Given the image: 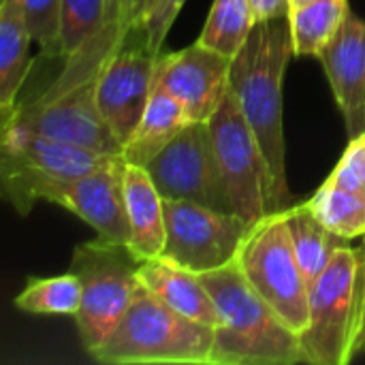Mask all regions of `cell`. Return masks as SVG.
<instances>
[{"label":"cell","instance_id":"cell-9","mask_svg":"<svg viewBox=\"0 0 365 365\" xmlns=\"http://www.w3.org/2000/svg\"><path fill=\"white\" fill-rule=\"evenodd\" d=\"M210 130L233 212L248 222L280 212L269 163L231 90L212 115Z\"/></svg>","mask_w":365,"mask_h":365},{"label":"cell","instance_id":"cell-10","mask_svg":"<svg viewBox=\"0 0 365 365\" xmlns=\"http://www.w3.org/2000/svg\"><path fill=\"white\" fill-rule=\"evenodd\" d=\"M165 222L167 242L160 257L192 274L233 263L252 225L235 212L175 199H165Z\"/></svg>","mask_w":365,"mask_h":365},{"label":"cell","instance_id":"cell-22","mask_svg":"<svg viewBox=\"0 0 365 365\" xmlns=\"http://www.w3.org/2000/svg\"><path fill=\"white\" fill-rule=\"evenodd\" d=\"M81 280L77 274H60L49 278H28L15 297V308L38 317H73L81 308Z\"/></svg>","mask_w":365,"mask_h":365},{"label":"cell","instance_id":"cell-24","mask_svg":"<svg viewBox=\"0 0 365 365\" xmlns=\"http://www.w3.org/2000/svg\"><path fill=\"white\" fill-rule=\"evenodd\" d=\"M255 26L257 19L252 0H214L197 41L229 58H235Z\"/></svg>","mask_w":365,"mask_h":365},{"label":"cell","instance_id":"cell-2","mask_svg":"<svg viewBox=\"0 0 365 365\" xmlns=\"http://www.w3.org/2000/svg\"><path fill=\"white\" fill-rule=\"evenodd\" d=\"M291 58L295 47L284 17L257 24L231 64V94L269 163L280 210L293 205L282 120V83Z\"/></svg>","mask_w":365,"mask_h":365},{"label":"cell","instance_id":"cell-12","mask_svg":"<svg viewBox=\"0 0 365 365\" xmlns=\"http://www.w3.org/2000/svg\"><path fill=\"white\" fill-rule=\"evenodd\" d=\"M158 56L145 45L143 34L133 28L124 45L105 62L96 83V105L124 145L133 137L154 92V73Z\"/></svg>","mask_w":365,"mask_h":365},{"label":"cell","instance_id":"cell-27","mask_svg":"<svg viewBox=\"0 0 365 365\" xmlns=\"http://www.w3.org/2000/svg\"><path fill=\"white\" fill-rule=\"evenodd\" d=\"M184 2L186 0H154L152 6L148 9V13L135 26L143 34L145 45L152 53L160 56L163 45L167 41V34H169L173 21L178 19Z\"/></svg>","mask_w":365,"mask_h":365},{"label":"cell","instance_id":"cell-8","mask_svg":"<svg viewBox=\"0 0 365 365\" xmlns=\"http://www.w3.org/2000/svg\"><path fill=\"white\" fill-rule=\"evenodd\" d=\"M359 265L361 248L346 244L310 284L308 325L299 334L308 365L351 364Z\"/></svg>","mask_w":365,"mask_h":365},{"label":"cell","instance_id":"cell-20","mask_svg":"<svg viewBox=\"0 0 365 365\" xmlns=\"http://www.w3.org/2000/svg\"><path fill=\"white\" fill-rule=\"evenodd\" d=\"M287 222H289V231L293 237L299 267L310 287L321 276V272L331 263L334 255L340 248H344L351 240H344L342 235L327 229L312 214L306 201L293 203L291 207H287Z\"/></svg>","mask_w":365,"mask_h":365},{"label":"cell","instance_id":"cell-17","mask_svg":"<svg viewBox=\"0 0 365 365\" xmlns=\"http://www.w3.org/2000/svg\"><path fill=\"white\" fill-rule=\"evenodd\" d=\"M137 274L143 289L156 295L171 310L214 329L218 327L216 304L199 274L182 269L163 257L141 261Z\"/></svg>","mask_w":365,"mask_h":365},{"label":"cell","instance_id":"cell-4","mask_svg":"<svg viewBox=\"0 0 365 365\" xmlns=\"http://www.w3.org/2000/svg\"><path fill=\"white\" fill-rule=\"evenodd\" d=\"M212 353L214 327L182 317L141 289L92 357L107 365H212Z\"/></svg>","mask_w":365,"mask_h":365},{"label":"cell","instance_id":"cell-13","mask_svg":"<svg viewBox=\"0 0 365 365\" xmlns=\"http://www.w3.org/2000/svg\"><path fill=\"white\" fill-rule=\"evenodd\" d=\"M231 64L233 58L195 41L180 51L158 56L154 88L173 94L192 122H210L231 90Z\"/></svg>","mask_w":365,"mask_h":365},{"label":"cell","instance_id":"cell-30","mask_svg":"<svg viewBox=\"0 0 365 365\" xmlns=\"http://www.w3.org/2000/svg\"><path fill=\"white\" fill-rule=\"evenodd\" d=\"M252 4H255L257 24L272 21V19H284V17H289V11H291L289 0H252Z\"/></svg>","mask_w":365,"mask_h":365},{"label":"cell","instance_id":"cell-3","mask_svg":"<svg viewBox=\"0 0 365 365\" xmlns=\"http://www.w3.org/2000/svg\"><path fill=\"white\" fill-rule=\"evenodd\" d=\"M199 276L218 310L212 365L306 364L299 334L246 280L237 261Z\"/></svg>","mask_w":365,"mask_h":365},{"label":"cell","instance_id":"cell-26","mask_svg":"<svg viewBox=\"0 0 365 365\" xmlns=\"http://www.w3.org/2000/svg\"><path fill=\"white\" fill-rule=\"evenodd\" d=\"M26 24L32 41L49 58L58 56L60 24H62V0H21Z\"/></svg>","mask_w":365,"mask_h":365},{"label":"cell","instance_id":"cell-16","mask_svg":"<svg viewBox=\"0 0 365 365\" xmlns=\"http://www.w3.org/2000/svg\"><path fill=\"white\" fill-rule=\"evenodd\" d=\"M124 199L130 225V252L139 261L156 259L165 250V199L145 167L124 163Z\"/></svg>","mask_w":365,"mask_h":365},{"label":"cell","instance_id":"cell-18","mask_svg":"<svg viewBox=\"0 0 365 365\" xmlns=\"http://www.w3.org/2000/svg\"><path fill=\"white\" fill-rule=\"evenodd\" d=\"M32 34L26 24L21 0L0 2V115L9 118L19 103V92L30 73Z\"/></svg>","mask_w":365,"mask_h":365},{"label":"cell","instance_id":"cell-28","mask_svg":"<svg viewBox=\"0 0 365 365\" xmlns=\"http://www.w3.org/2000/svg\"><path fill=\"white\" fill-rule=\"evenodd\" d=\"M325 182L331 186L365 192V133L349 139L344 154L340 156L329 178H325Z\"/></svg>","mask_w":365,"mask_h":365},{"label":"cell","instance_id":"cell-23","mask_svg":"<svg viewBox=\"0 0 365 365\" xmlns=\"http://www.w3.org/2000/svg\"><path fill=\"white\" fill-rule=\"evenodd\" d=\"M128 15L122 0H62V24L58 56L68 58L79 51L118 15Z\"/></svg>","mask_w":365,"mask_h":365},{"label":"cell","instance_id":"cell-11","mask_svg":"<svg viewBox=\"0 0 365 365\" xmlns=\"http://www.w3.org/2000/svg\"><path fill=\"white\" fill-rule=\"evenodd\" d=\"M145 169L163 199L192 201L220 212H233L210 122H190Z\"/></svg>","mask_w":365,"mask_h":365},{"label":"cell","instance_id":"cell-15","mask_svg":"<svg viewBox=\"0 0 365 365\" xmlns=\"http://www.w3.org/2000/svg\"><path fill=\"white\" fill-rule=\"evenodd\" d=\"M349 139L365 133V21L353 11L319 56Z\"/></svg>","mask_w":365,"mask_h":365},{"label":"cell","instance_id":"cell-19","mask_svg":"<svg viewBox=\"0 0 365 365\" xmlns=\"http://www.w3.org/2000/svg\"><path fill=\"white\" fill-rule=\"evenodd\" d=\"M190 122L186 107L173 94L154 88L133 137L122 150V160L148 167V163L158 156Z\"/></svg>","mask_w":365,"mask_h":365},{"label":"cell","instance_id":"cell-14","mask_svg":"<svg viewBox=\"0 0 365 365\" xmlns=\"http://www.w3.org/2000/svg\"><path fill=\"white\" fill-rule=\"evenodd\" d=\"M96 231V237L128 246L130 225L124 199V160L113 156L90 173L62 184L49 197Z\"/></svg>","mask_w":365,"mask_h":365},{"label":"cell","instance_id":"cell-29","mask_svg":"<svg viewBox=\"0 0 365 365\" xmlns=\"http://www.w3.org/2000/svg\"><path fill=\"white\" fill-rule=\"evenodd\" d=\"M351 361L365 353V244L361 246V265H359V280H357V312H355V327L351 338Z\"/></svg>","mask_w":365,"mask_h":365},{"label":"cell","instance_id":"cell-1","mask_svg":"<svg viewBox=\"0 0 365 365\" xmlns=\"http://www.w3.org/2000/svg\"><path fill=\"white\" fill-rule=\"evenodd\" d=\"M133 28L135 21L124 13L109 21L79 51L64 58L62 73L43 94L17 103L2 126H17L101 154L122 156V143L98 111L96 83L105 62L124 45Z\"/></svg>","mask_w":365,"mask_h":365},{"label":"cell","instance_id":"cell-6","mask_svg":"<svg viewBox=\"0 0 365 365\" xmlns=\"http://www.w3.org/2000/svg\"><path fill=\"white\" fill-rule=\"evenodd\" d=\"M139 263L128 246L101 237L79 244L73 250L71 272L77 274L83 289L75 323L88 355H94L103 346L141 293Z\"/></svg>","mask_w":365,"mask_h":365},{"label":"cell","instance_id":"cell-5","mask_svg":"<svg viewBox=\"0 0 365 365\" xmlns=\"http://www.w3.org/2000/svg\"><path fill=\"white\" fill-rule=\"evenodd\" d=\"M109 158L113 156L17 126H2V195L17 214L26 216L36 201H49L56 188L90 173Z\"/></svg>","mask_w":365,"mask_h":365},{"label":"cell","instance_id":"cell-7","mask_svg":"<svg viewBox=\"0 0 365 365\" xmlns=\"http://www.w3.org/2000/svg\"><path fill=\"white\" fill-rule=\"evenodd\" d=\"M235 261L280 319L295 334H302L308 325L310 287L295 255L287 210L252 222Z\"/></svg>","mask_w":365,"mask_h":365},{"label":"cell","instance_id":"cell-32","mask_svg":"<svg viewBox=\"0 0 365 365\" xmlns=\"http://www.w3.org/2000/svg\"><path fill=\"white\" fill-rule=\"evenodd\" d=\"M289 2H291V9H295V6H304V4H308L312 0H289Z\"/></svg>","mask_w":365,"mask_h":365},{"label":"cell","instance_id":"cell-31","mask_svg":"<svg viewBox=\"0 0 365 365\" xmlns=\"http://www.w3.org/2000/svg\"><path fill=\"white\" fill-rule=\"evenodd\" d=\"M143 4H145V0H122L124 11H126L128 17L135 21V26L139 24V19H141V15H143Z\"/></svg>","mask_w":365,"mask_h":365},{"label":"cell","instance_id":"cell-21","mask_svg":"<svg viewBox=\"0 0 365 365\" xmlns=\"http://www.w3.org/2000/svg\"><path fill=\"white\" fill-rule=\"evenodd\" d=\"M349 13V0H312L304 6L291 9L287 19L295 56L319 58L321 51L340 32Z\"/></svg>","mask_w":365,"mask_h":365},{"label":"cell","instance_id":"cell-25","mask_svg":"<svg viewBox=\"0 0 365 365\" xmlns=\"http://www.w3.org/2000/svg\"><path fill=\"white\" fill-rule=\"evenodd\" d=\"M306 205L327 229L344 240L365 235V192L323 182Z\"/></svg>","mask_w":365,"mask_h":365}]
</instances>
